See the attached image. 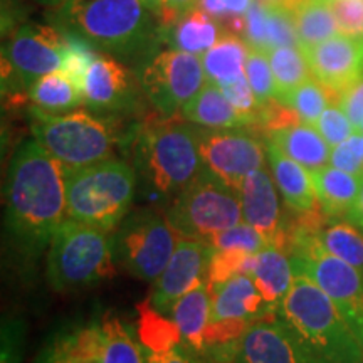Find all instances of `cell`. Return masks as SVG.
I'll return each mask as SVG.
<instances>
[{"instance_id":"31","label":"cell","mask_w":363,"mask_h":363,"mask_svg":"<svg viewBox=\"0 0 363 363\" xmlns=\"http://www.w3.org/2000/svg\"><path fill=\"white\" fill-rule=\"evenodd\" d=\"M269 65L276 83V99L298 88L311 78L310 62L299 45H283L267 51Z\"/></svg>"},{"instance_id":"36","label":"cell","mask_w":363,"mask_h":363,"mask_svg":"<svg viewBox=\"0 0 363 363\" xmlns=\"http://www.w3.org/2000/svg\"><path fill=\"white\" fill-rule=\"evenodd\" d=\"M256 262V254L240 249H220L216 251L208 266V284H217L235 274H251Z\"/></svg>"},{"instance_id":"28","label":"cell","mask_w":363,"mask_h":363,"mask_svg":"<svg viewBox=\"0 0 363 363\" xmlns=\"http://www.w3.org/2000/svg\"><path fill=\"white\" fill-rule=\"evenodd\" d=\"M251 276L269 305L279 311L281 303L294 281V269L288 259V251L278 246H267L256 254Z\"/></svg>"},{"instance_id":"40","label":"cell","mask_w":363,"mask_h":363,"mask_svg":"<svg viewBox=\"0 0 363 363\" xmlns=\"http://www.w3.org/2000/svg\"><path fill=\"white\" fill-rule=\"evenodd\" d=\"M252 0H199V7L220 22L230 33L242 38L246 27V12Z\"/></svg>"},{"instance_id":"12","label":"cell","mask_w":363,"mask_h":363,"mask_svg":"<svg viewBox=\"0 0 363 363\" xmlns=\"http://www.w3.org/2000/svg\"><path fill=\"white\" fill-rule=\"evenodd\" d=\"M140 88L158 115L174 118L207 83L202 56L169 48L153 51L138 62Z\"/></svg>"},{"instance_id":"45","label":"cell","mask_w":363,"mask_h":363,"mask_svg":"<svg viewBox=\"0 0 363 363\" xmlns=\"http://www.w3.org/2000/svg\"><path fill=\"white\" fill-rule=\"evenodd\" d=\"M360 140L362 133L360 131H355L350 138L331 148L330 165L348 172V174L363 177V153Z\"/></svg>"},{"instance_id":"39","label":"cell","mask_w":363,"mask_h":363,"mask_svg":"<svg viewBox=\"0 0 363 363\" xmlns=\"http://www.w3.org/2000/svg\"><path fill=\"white\" fill-rule=\"evenodd\" d=\"M222 93L225 94V98L233 103V106L238 110L249 121V125H257L262 120V106L257 101L256 94L249 84L246 78V72L239 78L233 81H227V83L219 84Z\"/></svg>"},{"instance_id":"22","label":"cell","mask_w":363,"mask_h":363,"mask_svg":"<svg viewBox=\"0 0 363 363\" xmlns=\"http://www.w3.org/2000/svg\"><path fill=\"white\" fill-rule=\"evenodd\" d=\"M303 216L305 219L301 222L326 251L363 271V233L357 225H353L350 220L331 219L323 212L318 214V211Z\"/></svg>"},{"instance_id":"1","label":"cell","mask_w":363,"mask_h":363,"mask_svg":"<svg viewBox=\"0 0 363 363\" xmlns=\"http://www.w3.org/2000/svg\"><path fill=\"white\" fill-rule=\"evenodd\" d=\"M66 169L38 140H26L9 162L7 229L22 251L38 256L67 211Z\"/></svg>"},{"instance_id":"7","label":"cell","mask_w":363,"mask_h":363,"mask_svg":"<svg viewBox=\"0 0 363 363\" xmlns=\"http://www.w3.org/2000/svg\"><path fill=\"white\" fill-rule=\"evenodd\" d=\"M294 274L310 278L331 298L363 350V271L330 254L301 220L289 230Z\"/></svg>"},{"instance_id":"5","label":"cell","mask_w":363,"mask_h":363,"mask_svg":"<svg viewBox=\"0 0 363 363\" xmlns=\"http://www.w3.org/2000/svg\"><path fill=\"white\" fill-rule=\"evenodd\" d=\"M136 180L133 167L118 158L67 172L66 217L113 233L133 203Z\"/></svg>"},{"instance_id":"3","label":"cell","mask_w":363,"mask_h":363,"mask_svg":"<svg viewBox=\"0 0 363 363\" xmlns=\"http://www.w3.org/2000/svg\"><path fill=\"white\" fill-rule=\"evenodd\" d=\"M199 135L177 116L145 123L133 152L136 177L150 197L170 202L203 170Z\"/></svg>"},{"instance_id":"32","label":"cell","mask_w":363,"mask_h":363,"mask_svg":"<svg viewBox=\"0 0 363 363\" xmlns=\"http://www.w3.org/2000/svg\"><path fill=\"white\" fill-rule=\"evenodd\" d=\"M138 337L148 352H167L184 345V338L175 321L169 315L155 310L150 301L140 306Z\"/></svg>"},{"instance_id":"33","label":"cell","mask_w":363,"mask_h":363,"mask_svg":"<svg viewBox=\"0 0 363 363\" xmlns=\"http://www.w3.org/2000/svg\"><path fill=\"white\" fill-rule=\"evenodd\" d=\"M99 325L103 333V363H145L142 347L120 318L106 313Z\"/></svg>"},{"instance_id":"52","label":"cell","mask_w":363,"mask_h":363,"mask_svg":"<svg viewBox=\"0 0 363 363\" xmlns=\"http://www.w3.org/2000/svg\"><path fill=\"white\" fill-rule=\"evenodd\" d=\"M35 4H40V6H45L48 9L57 7L59 4H62V0H33Z\"/></svg>"},{"instance_id":"8","label":"cell","mask_w":363,"mask_h":363,"mask_svg":"<svg viewBox=\"0 0 363 363\" xmlns=\"http://www.w3.org/2000/svg\"><path fill=\"white\" fill-rule=\"evenodd\" d=\"M115 274L111 238L96 227L66 219L52 235L48 281L56 291H74Z\"/></svg>"},{"instance_id":"46","label":"cell","mask_w":363,"mask_h":363,"mask_svg":"<svg viewBox=\"0 0 363 363\" xmlns=\"http://www.w3.org/2000/svg\"><path fill=\"white\" fill-rule=\"evenodd\" d=\"M24 350V326L19 320H9L2 326L0 363H21Z\"/></svg>"},{"instance_id":"29","label":"cell","mask_w":363,"mask_h":363,"mask_svg":"<svg viewBox=\"0 0 363 363\" xmlns=\"http://www.w3.org/2000/svg\"><path fill=\"white\" fill-rule=\"evenodd\" d=\"M27 94L35 108L52 115L74 111L84 103L83 89L62 71L49 72L34 81Z\"/></svg>"},{"instance_id":"47","label":"cell","mask_w":363,"mask_h":363,"mask_svg":"<svg viewBox=\"0 0 363 363\" xmlns=\"http://www.w3.org/2000/svg\"><path fill=\"white\" fill-rule=\"evenodd\" d=\"M338 104L350 118L353 126L360 130L363 121V78L340 94Z\"/></svg>"},{"instance_id":"30","label":"cell","mask_w":363,"mask_h":363,"mask_svg":"<svg viewBox=\"0 0 363 363\" xmlns=\"http://www.w3.org/2000/svg\"><path fill=\"white\" fill-rule=\"evenodd\" d=\"M249 45L239 34L227 33L202 56L207 81L222 84L244 74Z\"/></svg>"},{"instance_id":"21","label":"cell","mask_w":363,"mask_h":363,"mask_svg":"<svg viewBox=\"0 0 363 363\" xmlns=\"http://www.w3.org/2000/svg\"><path fill=\"white\" fill-rule=\"evenodd\" d=\"M267 140L278 145L286 155L301 163L310 172L323 169L330 163L331 147L316 126L294 121L267 131Z\"/></svg>"},{"instance_id":"51","label":"cell","mask_w":363,"mask_h":363,"mask_svg":"<svg viewBox=\"0 0 363 363\" xmlns=\"http://www.w3.org/2000/svg\"><path fill=\"white\" fill-rule=\"evenodd\" d=\"M142 2L150 9V11L155 13L158 21L162 19L163 9H165V0H142Z\"/></svg>"},{"instance_id":"6","label":"cell","mask_w":363,"mask_h":363,"mask_svg":"<svg viewBox=\"0 0 363 363\" xmlns=\"http://www.w3.org/2000/svg\"><path fill=\"white\" fill-rule=\"evenodd\" d=\"M30 130L34 138L61 162L67 172L115 158L113 155L120 140L110 118L88 111L52 115L33 106Z\"/></svg>"},{"instance_id":"41","label":"cell","mask_w":363,"mask_h":363,"mask_svg":"<svg viewBox=\"0 0 363 363\" xmlns=\"http://www.w3.org/2000/svg\"><path fill=\"white\" fill-rule=\"evenodd\" d=\"M267 4V12H269V44L271 49L283 48V45H299V39L296 34V26H294L293 13L288 7L271 0ZM301 48V45H299Z\"/></svg>"},{"instance_id":"14","label":"cell","mask_w":363,"mask_h":363,"mask_svg":"<svg viewBox=\"0 0 363 363\" xmlns=\"http://www.w3.org/2000/svg\"><path fill=\"white\" fill-rule=\"evenodd\" d=\"M199 148L203 167L238 192L249 174L264 167L267 155L264 143L242 128L201 131Z\"/></svg>"},{"instance_id":"53","label":"cell","mask_w":363,"mask_h":363,"mask_svg":"<svg viewBox=\"0 0 363 363\" xmlns=\"http://www.w3.org/2000/svg\"><path fill=\"white\" fill-rule=\"evenodd\" d=\"M362 133V131H360ZM360 145H362V153H363V133H362V140H360Z\"/></svg>"},{"instance_id":"42","label":"cell","mask_w":363,"mask_h":363,"mask_svg":"<svg viewBox=\"0 0 363 363\" xmlns=\"http://www.w3.org/2000/svg\"><path fill=\"white\" fill-rule=\"evenodd\" d=\"M316 130L320 131L321 136H323L326 143H328L331 148L343 143L345 140H348L355 131H358L355 126H353L350 118L347 116V113L342 110L338 101L330 103L328 106H326L323 115L318 120Z\"/></svg>"},{"instance_id":"11","label":"cell","mask_w":363,"mask_h":363,"mask_svg":"<svg viewBox=\"0 0 363 363\" xmlns=\"http://www.w3.org/2000/svg\"><path fill=\"white\" fill-rule=\"evenodd\" d=\"M66 49L67 34L57 26L26 22L16 27L2 45V89H29L34 81L59 71Z\"/></svg>"},{"instance_id":"23","label":"cell","mask_w":363,"mask_h":363,"mask_svg":"<svg viewBox=\"0 0 363 363\" xmlns=\"http://www.w3.org/2000/svg\"><path fill=\"white\" fill-rule=\"evenodd\" d=\"M225 33L227 29L219 21L197 6L175 24L162 29V40L169 43V48L203 56Z\"/></svg>"},{"instance_id":"38","label":"cell","mask_w":363,"mask_h":363,"mask_svg":"<svg viewBox=\"0 0 363 363\" xmlns=\"http://www.w3.org/2000/svg\"><path fill=\"white\" fill-rule=\"evenodd\" d=\"M67 34V49H66V57L62 62V67L59 71H62L65 74L74 81L76 84L83 89L84 84V76L91 62L94 61L98 56L96 48L91 45L88 40H84L79 35L66 33Z\"/></svg>"},{"instance_id":"2","label":"cell","mask_w":363,"mask_h":363,"mask_svg":"<svg viewBox=\"0 0 363 363\" xmlns=\"http://www.w3.org/2000/svg\"><path fill=\"white\" fill-rule=\"evenodd\" d=\"M59 29L123 61H142L162 40L160 21L142 0H62L49 9Z\"/></svg>"},{"instance_id":"15","label":"cell","mask_w":363,"mask_h":363,"mask_svg":"<svg viewBox=\"0 0 363 363\" xmlns=\"http://www.w3.org/2000/svg\"><path fill=\"white\" fill-rule=\"evenodd\" d=\"M214 252L216 249L206 240L182 238L165 271L155 281L150 305L163 315H170L184 294L208 281V266Z\"/></svg>"},{"instance_id":"34","label":"cell","mask_w":363,"mask_h":363,"mask_svg":"<svg viewBox=\"0 0 363 363\" xmlns=\"http://www.w3.org/2000/svg\"><path fill=\"white\" fill-rule=\"evenodd\" d=\"M331 96H335V94L311 76L305 83L299 84L293 91H289L284 96L278 98L276 101H279L286 108L296 113V116L303 123L316 126L320 116L323 115L326 106L330 104Z\"/></svg>"},{"instance_id":"25","label":"cell","mask_w":363,"mask_h":363,"mask_svg":"<svg viewBox=\"0 0 363 363\" xmlns=\"http://www.w3.org/2000/svg\"><path fill=\"white\" fill-rule=\"evenodd\" d=\"M169 316L179 326L185 347H189L197 358L202 357L203 333L212 316V294L208 281L184 294L172 308Z\"/></svg>"},{"instance_id":"17","label":"cell","mask_w":363,"mask_h":363,"mask_svg":"<svg viewBox=\"0 0 363 363\" xmlns=\"http://www.w3.org/2000/svg\"><path fill=\"white\" fill-rule=\"evenodd\" d=\"M313 78L338 96L363 78V40L337 34L323 43L303 49Z\"/></svg>"},{"instance_id":"49","label":"cell","mask_w":363,"mask_h":363,"mask_svg":"<svg viewBox=\"0 0 363 363\" xmlns=\"http://www.w3.org/2000/svg\"><path fill=\"white\" fill-rule=\"evenodd\" d=\"M199 6V0H165V9L160 19L162 29H167L172 24H175L184 13L192 11L194 7Z\"/></svg>"},{"instance_id":"24","label":"cell","mask_w":363,"mask_h":363,"mask_svg":"<svg viewBox=\"0 0 363 363\" xmlns=\"http://www.w3.org/2000/svg\"><path fill=\"white\" fill-rule=\"evenodd\" d=\"M35 363H103L101 325L93 323L59 333L45 345Z\"/></svg>"},{"instance_id":"37","label":"cell","mask_w":363,"mask_h":363,"mask_svg":"<svg viewBox=\"0 0 363 363\" xmlns=\"http://www.w3.org/2000/svg\"><path fill=\"white\" fill-rule=\"evenodd\" d=\"M207 242L216 251H220V249H240V251H247L251 254H257L269 244L264 235L247 222H239V224L212 235Z\"/></svg>"},{"instance_id":"20","label":"cell","mask_w":363,"mask_h":363,"mask_svg":"<svg viewBox=\"0 0 363 363\" xmlns=\"http://www.w3.org/2000/svg\"><path fill=\"white\" fill-rule=\"evenodd\" d=\"M267 160L274 177L276 187L283 195L284 203L298 214H310L316 211V190L313 184L311 172L301 163L293 160L281 150L267 140Z\"/></svg>"},{"instance_id":"19","label":"cell","mask_w":363,"mask_h":363,"mask_svg":"<svg viewBox=\"0 0 363 363\" xmlns=\"http://www.w3.org/2000/svg\"><path fill=\"white\" fill-rule=\"evenodd\" d=\"M211 286V321H252L278 313L266 301L251 274H235L233 278Z\"/></svg>"},{"instance_id":"26","label":"cell","mask_w":363,"mask_h":363,"mask_svg":"<svg viewBox=\"0 0 363 363\" xmlns=\"http://www.w3.org/2000/svg\"><path fill=\"white\" fill-rule=\"evenodd\" d=\"M182 115L190 123L208 130H233L251 126L246 118L225 98L219 86L211 81H207L197 96L185 104Z\"/></svg>"},{"instance_id":"18","label":"cell","mask_w":363,"mask_h":363,"mask_svg":"<svg viewBox=\"0 0 363 363\" xmlns=\"http://www.w3.org/2000/svg\"><path fill=\"white\" fill-rule=\"evenodd\" d=\"M239 195L242 220L256 227L272 246L284 249L289 254V230L283 225L278 192L266 167L244 179Z\"/></svg>"},{"instance_id":"44","label":"cell","mask_w":363,"mask_h":363,"mask_svg":"<svg viewBox=\"0 0 363 363\" xmlns=\"http://www.w3.org/2000/svg\"><path fill=\"white\" fill-rule=\"evenodd\" d=\"M326 2L335 13L340 33L363 40V0H326Z\"/></svg>"},{"instance_id":"9","label":"cell","mask_w":363,"mask_h":363,"mask_svg":"<svg viewBox=\"0 0 363 363\" xmlns=\"http://www.w3.org/2000/svg\"><path fill=\"white\" fill-rule=\"evenodd\" d=\"M167 220L182 238L207 240L242 220L238 190L203 167L165 211Z\"/></svg>"},{"instance_id":"35","label":"cell","mask_w":363,"mask_h":363,"mask_svg":"<svg viewBox=\"0 0 363 363\" xmlns=\"http://www.w3.org/2000/svg\"><path fill=\"white\" fill-rule=\"evenodd\" d=\"M244 72L261 106L276 101V83L266 51L249 48Z\"/></svg>"},{"instance_id":"50","label":"cell","mask_w":363,"mask_h":363,"mask_svg":"<svg viewBox=\"0 0 363 363\" xmlns=\"http://www.w3.org/2000/svg\"><path fill=\"white\" fill-rule=\"evenodd\" d=\"M348 220L352 222L353 225H357L358 229L363 233V180H362V187H360V192H358L355 202H353V206L350 211H348Z\"/></svg>"},{"instance_id":"4","label":"cell","mask_w":363,"mask_h":363,"mask_svg":"<svg viewBox=\"0 0 363 363\" xmlns=\"http://www.w3.org/2000/svg\"><path fill=\"white\" fill-rule=\"evenodd\" d=\"M278 313L326 363H363L360 343L342 313L306 276L294 274Z\"/></svg>"},{"instance_id":"16","label":"cell","mask_w":363,"mask_h":363,"mask_svg":"<svg viewBox=\"0 0 363 363\" xmlns=\"http://www.w3.org/2000/svg\"><path fill=\"white\" fill-rule=\"evenodd\" d=\"M83 94L86 106L104 118L131 113L140 101L133 74L118 59L103 54L86 71Z\"/></svg>"},{"instance_id":"27","label":"cell","mask_w":363,"mask_h":363,"mask_svg":"<svg viewBox=\"0 0 363 363\" xmlns=\"http://www.w3.org/2000/svg\"><path fill=\"white\" fill-rule=\"evenodd\" d=\"M311 177L321 212L331 219L347 216L360 192L363 177L348 174L333 165L311 172Z\"/></svg>"},{"instance_id":"10","label":"cell","mask_w":363,"mask_h":363,"mask_svg":"<svg viewBox=\"0 0 363 363\" xmlns=\"http://www.w3.org/2000/svg\"><path fill=\"white\" fill-rule=\"evenodd\" d=\"M115 261L128 274L142 281H157L177 247L175 230L167 217L153 208H138L113 230Z\"/></svg>"},{"instance_id":"48","label":"cell","mask_w":363,"mask_h":363,"mask_svg":"<svg viewBox=\"0 0 363 363\" xmlns=\"http://www.w3.org/2000/svg\"><path fill=\"white\" fill-rule=\"evenodd\" d=\"M145 363H201L195 353L185 345L167 352H148Z\"/></svg>"},{"instance_id":"43","label":"cell","mask_w":363,"mask_h":363,"mask_svg":"<svg viewBox=\"0 0 363 363\" xmlns=\"http://www.w3.org/2000/svg\"><path fill=\"white\" fill-rule=\"evenodd\" d=\"M242 39L249 48L271 51L269 44V12L267 4L262 0H252L251 7L246 12V27H244Z\"/></svg>"},{"instance_id":"13","label":"cell","mask_w":363,"mask_h":363,"mask_svg":"<svg viewBox=\"0 0 363 363\" xmlns=\"http://www.w3.org/2000/svg\"><path fill=\"white\" fill-rule=\"evenodd\" d=\"M224 363H326L279 313L252 321Z\"/></svg>"}]
</instances>
